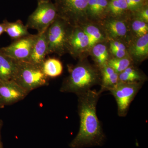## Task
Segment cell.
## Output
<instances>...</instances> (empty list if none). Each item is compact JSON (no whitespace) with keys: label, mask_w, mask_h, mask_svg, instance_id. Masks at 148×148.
Instances as JSON below:
<instances>
[{"label":"cell","mask_w":148,"mask_h":148,"mask_svg":"<svg viewBox=\"0 0 148 148\" xmlns=\"http://www.w3.org/2000/svg\"><path fill=\"white\" fill-rule=\"evenodd\" d=\"M101 94L95 90L77 95L79 130L70 143L72 148H84L103 145L106 140L101 123L96 114V106Z\"/></svg>","instance_id":"obj_1"},{"label":"cell","mask_w":148,"mask_h":148,"mask_svg":"<svg viewBox=\"0 0 148 148\" xmlns=\"http://www.w3.org/2000/svg\"><path fill=\"white\" fill-rule=\"evenodd\" d=\"M69 75L64 79L61 92H73L77 95L101 84L100 69L87 61L81 60L75 66H69Z\"/></svg>","instance_id":"obj_2"},{"label":"cell","mask_w":148,"mask_h":148,"mask_svg":"<svg viewBox=\"0 0 148 148\" xmlns=\"http://www.w3.org/2000/svg\"><path fill=\"white\" fill-rule=\"evenodd\" d=\"M48 78L43 71L42 66L27 61H16V70L12 79L29 93L47 85Z\"/></svg>","instance_id":"obj_3"},{"label":"cell","mask_w":148,"mask_h":148,"mask_svg":"<svg viewBox=\"0 0 148 148\" xmlns=\"http://www.w3.org/2000/svg\"><path fill=\"white\" fill-rule=\"evenodd\" d=\"M72 27L57 16L46 31L48 43L47 54L62 56L67 51V43Z\"/></svg>","instance_id":"obj_4"},{"label":"cell","mask_w":148,"mask_h":148,"mask_svg":"<svg viewBox=\"0 0 148 148\" xmlns=\"http://www.w3.org/2000/svg\"><path fill=\"white\" fill-rule=\"evenodd\" d=\"M58 16L57 10L52 1H39L34 11L29 15L26 26L35 29L38 34L46 30Z\"/></svg>","instance_id":"obj_5"},{"label":"cell","mask_w":148,"mask_h":148,"mask_svg":"<svg viewBox=\"0 0 148 148\" xmlns=\"http://www.w3.org/2000/svg\"><path fill=\"white\" fill-rule=\"evenodd\" d=\"M143 84V82H119L109 90L116 101L118 114L119 116L127 115L130 104L142 88Z\"/></svg>","instance_id":"obj_6"},{"label":"cell","mask_w":148,"mask_h":148,"mask_svg":"<svg viewBox=\"0 0 148 148\" xmlns=\"http://www.w3.org/2000/svg\"><path fill=\"white\" fill-rule=\"evenodd\" d=\"M37 34L29 36L14 40L9 45L1 48L3 52L16 61H27L32 54Z\"/></svg>","instance_id":"obj_7"},{"label":"cell","mask_w":148,"mask_h":148,"mask_svg":"<svg viewBox=\"0 0 148 148\" xmlns=\"http://www.w3.org/2000/svg\"><path fill=\"white\" fill-rule=\"evenodd\" d=\"M28 94L13 80L0 79V108L21 101Z\"/></svg>","instance_id":"obj_8"},{"label":"cell","mask_w":148,"mask_h":148,"mask_svg":"<svg viewBox=\"0 0 148 148\" xmlns=\"http://www.w3.org/2000/svg\"><path fill=\"white\" fill-rule=\"evenodd\" d=\"M89 40L80 27H72L67 43V51L74 58H81L84 52L88 51Z\"/></svg>","instance_id":"obj_9"},{"label":"cell","mask_w":148,"mask_h":148,"mask_svg":"<svg viewBox=\"0 0 148 148\" xmlns=\"http://www.w3.org/2000/svg\"><path fill=\"white\" fill-rule=\"evenodd\" d=\"M102 28L110 40H119L127 36L128 32L127 22L119 18L112 17L102 21Z\"/></svg>","instance_id":"obj_10"},{"label":"cell","mask_w":148,"mask_h":148,"mask_svg":"<svg viewBox=\"0 0 148 148\" xmlns=\"http://www.w3.org/2000/svg\"><path fill=\"white\" fill-rule=\"evenodd\" d=\"M127 49L128 56L133 64H140L145 60L148 56V34L137 38Z\"/></svg>","instance_id":"obj_11"},{"label":"cell","mask_w":148,"mask_h":148,"mask_svg":"<svg viewBox=\"0 0 148 148\" xmlns=\"http://www.w3.org/2000/svg\"><path fill=\"white\" fill-rule=\"evenodd\" d=\"M46 31L37 34L32 54L28 62L42 66L48 52V43Z\"/></svg>","instance_id":"obj_12"},{"label":"cell","mask_w":148,"mask_h":148,"mask_svg":"<svg viewBox=\"0 0 148 148\" xmlns=\"http://www.w3.org/2000/svg\"><path fill=\"white\" fill-rule=\"evenodd\" d=\"M101 74L100 94L104 91L110 90L119 82V74L107 64L100 69Z\"/></svg>","instance_id":"obj_13"},{"label":"cell","mask_w":148,"mask_h":148,"mask_svg":"<svg viewBox=\"0 0 148 148\" xmlns=\"http://www.w3.org/2000/svg\"><path fill=\"white\" fill-rule=\"evenodd\" d=\"M16 66V61L7 56L0 48V79H12Z\"/></svg>","instance_id":"obj_14"},{"label":"cell","mask_w":148,"mask_h":148,"mask_svg":"<svg viewBox=\"0 0 148 148\" xmlns=\"http://www.w3.org/2000/svg\"><path fill=\"white\" fill-rule=\"evenodd\" d=\"M5 23V32L14 40L29 36L28 28L24 25L20 20L15 22H9L7 20H4Z\"/></svg>","instance_id":"obj_15"},{"label":"cell","mask_w":148,"mask_h":148,"mask_svg":"<svg viewBox=\"0 0 148 148\" xmlns=\"http://www.w3.org/2000/svg\"><path fill=\"white\" fill-rule=\"evenodd\" d=\"M147 79L146 75L133 65L119 74V82H121L144 83Z\"/></svg>","instance_id":"obj_16"},{"label":"cell","mask_w":148,"mask_h":148,"mask_svg":"<svg viewBox=\"0 0 148 148\" xmlns=\"http://www.w3.org/2000/svg\"><path fill=\"white\" fill-rule=\"evenodd\" d=\"M87 35L89 40L88 51L95 45L103 42L105 41V38L101 29L94 24L86 23L80 26Z\"/></svg>","instance_id":"obj_17"},{"label":"cell","mask_w":148,"mask_h":148,"mask_svg":"<svg viewBox=\"0 0 148 148\" xmlns=\"http://www.w3.org/2000/svg\"><path fill=\"white\" fill-rule=\"evenodd\" d=\"M96 66L99 69L107 64L110 58L107 46L102 42L95 45L90 49Z\"/></svg>","instance_id":"obj_18"},{"label":"cell","mask_w":148,"mask_h":148,"mask_svg":"<svg viewBox=\"0 0 148 148\" xmlns=\"http://www.w3.org/2000/svg\"><path fill=\"white\" fill-rule=\"evenodd\" d=\"M43 71L48 77H56L63 73V66L60 60L50 58L45 59L42 65Z\"/></svg>","instance_id":"obj_19"},{"label":"cell","mask_w":148,"mask_h":148,"mask_svg":"<svg viewBox=\"0 0 148 148\" xmlns=\"http://www.w3.org/2000/svg\"><path fill=\"white\" fill-rule=\"evenodd\" d=\"M133 62L129 56L122 58L112 57L109 58L107 64L117 73L119 74L130 66L133 65Z\"/></svg>","instance_id":"obj_20"},{"label":"cell","mask_w":148,"mask_h":148,"mask_svg":"<svg viewBox=\"0 0 148 148\" xmlns=\"http://www.w3.org/2000/svg\"><path fill=\"white\" fill-rule=\"evenodd\" d=\"M110 52L113 56V57L122 58L129 56L126 45L121 40H110Z\"/></svg>","instance_id":"obj_21"},{"label":"cell","mask_w":148,"mask_h":148,"mask_svg":"<svg viewBox=\"0 0 148 148\" xmlns=\"http://www.w3.org/2000/svg\"><path fill=\"white\" fill-rule=\"evenodd\" d=\"M128 9L125 0H111L108 3L107 10H108L113 17L118 18Z\"/></svg>","instance_id":"obj_22"},{"label":"cell","mask_w":148,"mask_h":148,"mask_svg":"<svg viewBox=\"0 0 148 148\" xmlns=\"http://www.w3.org/2000/svg\"><path fill=\"white\" fill-rule=\"evenodd\" d=\"M131 29L137 38L142 37L148 34V23L136 18L131 24Z\"/></svg>","instance_id":"obj_23"},{"label":"cell","mask_w":148,"mask_h":148,"mask_svg":"<svg viewBox=\"0 0 148 148\" xmlns=\"http://www.w3.org/2000/svg\"><path fill=\"white\" fill-rule=\"evenodd\" d=\"M108 0H97L96 18L101 17L107 10L108 5Z\"/></svg>","instance_id":"obj_24"},{"label":"cell","mask_w":148,"mask_h":148,"mask_svg":"<svg viewBox=\"0 0 148 148\" xmlns=\"http://www.w3.org/2000/svg\"><path fill=\"white\" fill-rule=\"evenodd\" d=\"M142 20L146 23H148V9L147 8L144 9L140 11L138 13L137 18Z\"/></svg>","instance_id":"obj_25"},{"label":"cell","mask_w":148,"mask_h":148,"mask_svg":"<svg viewBox=\"0 0 148 148\" xmlns=\"http://www.w3.org/2000/svg\"><path fill=\"white\" fill-rule=\"evenodd\" d=\"M54 3L56 7L66 5L71 3L75 2L79 0H54Z\"/></svg>","instance_id":"obj_26"},{"label":"cell","mask_w":148,"mask_h":148,"mask_svg":"<svg viewBox=\"0 0 148 148\" xmlns=\"http://www.w3.org/2000/svg\"><path fill=\"white\" fill-rule=\"evenodd\" d=\"M127 5H128V9L129 10H134L135 9L137 8V7L134 4V3L132 2V0H125Z\"/></svg>","instance_id":"obj_27"},{"label":"cell","mask_w":148,"mask_h":148,"mask_svg":"<svg viewBox=\"0 0 148 148\" xmlns=\"http://www.w3.org/2000/svg\"><path fill=\"white\" fill-rule=\"evenodd\" d=\"M5 23L4 21H3V23L0 24V36L3 33L5 32Z\"/></svg>","instance_id":"obj_28"},{"label":"cell","mask_w":148,"mask_h":148,"mask_svg":"<svg viewBox=\"0 0 148 148\" xmlns=\"http://www.w3.org/2000/svg\"><path fill=\"white\" fill-rule=\"evenodd\" d=\"M132 2L134 3V4L136 5L137 8L140 6V5L142 3V0H132Z\"/></svg>","instance_id":"obj_29"},{"label":"cell","mask_w":148,"mask_h":148,"mask_svg":"<svg viewBox=\"0 0 148 148\" xmlns=\"http://www.w3.org/2000/svg\"><path fill=\"white\" fill-rule=\"evenodd\" d=\"M1 122H0V130H1ZM1 136H0V147H1Z\"/></svg>","instance_id":"obj_30"},{"label":"cell","mask_w":148,"mask_h":148,"mask_svg":"<svg viewBox=\"0 0 148 148\" xmlns=\"http://www.w3.org/2000/svg\"><path fill=\"white\" fill-rule=\"evenodd\" d=\"M38 1H52V0H37Z\"/></svg>","instance_id":"obj_31"},{"label":"cell","mask_w":148,"mask_h":148,"mask_svg":"<svg viewBox=\"0 0 148 148\" xmlns=\"http://www.w3.org/2000/svg\"><path fill=\"white\" fill-rule=\"evenodd\" d=\"M0 148H2V147H0Z\"/></svg>","instance_id":"obj_32"}]
</instances>
